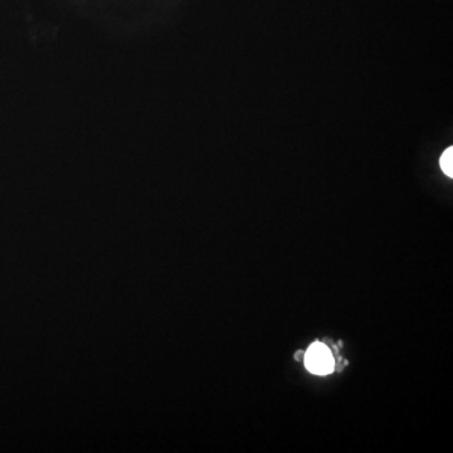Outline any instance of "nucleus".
I'll use <instances>...</instances> for the list:
<instances>
[{
    "label": "nucleus",
    "mask_w": 453,
    "mask_h": 453,
    "mask_svg": "<svg viewBox=\"0 0 453 453\" xmlns=\"http://www.w3.org/2000/svg\"><path fill=\"white\" fill-rule=\"evenodd\" d=\"M306 366L313 374H330L334 370V359L330 350L319 343L311 345L306 354Z\"/></svg>",
    "instance_id": "1"
},
{
    "label": "nucleus",
    "mask_w": 453,
    "mask_h": 453,
    "mask_svg": "<svg viewBox=\"0 0 453 453\" xmlns=\"http://www.w3.org/2000/svg\"><path fill=\"white\" fill-rule=\"evenodd\" d=\"M441 167L446 175L453 177V147H448L441 156Z\"/></svg>",
    "instance_id": "2"
}]
</instances>
